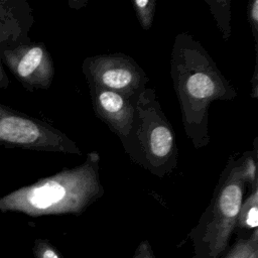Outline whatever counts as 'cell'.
I'll return each mask as SVG.
<instances>
[{
  "instance_id": "cell-8",
  "label": "cell",
  "mask_w": 258,
  "mask_h": 258,
  "mask_svg": "<svg viewBox=\"0 0 258 258\" xmlns=\"http://www.w3.org/2000/svg\"><path fill=\"white\" fill-rule=\"evenodd\" d=\"M89 94L95 115L117 135L123 146L133 124V101L118 93L95 86H89Z\"/></svg>"
},
{
  "instance_id": "cell-16",
  "label": "cell",
  "mask_w": 258,
  "mask_h": 258,
  "mask_svg": "<svg viewBox=\"0 0 258 258\" xmlns=\"http://www.w3.org/2000/svg\"><path fill=\"white\" fill-rule=\"evenodd\" d=\"M33 251L35 258H60L55 249L47 241L42 239L35 240Z\"/></svg>"
},
{
  "instance_id": "cell-20",
  "label": "cell",
  "mask_w": 258,
  "mask_h": 258,
  "mask_svg": "<svg viewBox=\"0 0 258 258\" xmlns=\"http://www.w3.org/2000/svg\"><path fill=\"white\" fill-rule=\"evenodd\" d=\"M249 258H258V250H255V251L250 255Z\"/></svg>"
},
{
  "instance_id": "cell-9",
  "label": "cell",
  "mask_w": 258,
  "mask_h": 258,
  "mask_svg": "<svg viewBox=\"0 0 258 258\" xmlns=\"http://www.w3.org/2000/svg\"><path fill=\"white\" fill-rule=\"evenodd\" d=\"M33 11L25 0H0V47L30 41Z\"/></svg>"
},
{
  "instance_id": "cell-13",
  "label": "cell",
  "mask_w": 258,
  "mask_h": 258,
  "mask_svg": "<svg viewBox=\"0 0 258 258\" xmlns=\"http://www.w3.org/2000/svg\"><path fill=\"white\" fill-rule=\"evenodd\" d=\"M133 8L136 13V17L143 28V30H149L153 24L156 1L155 0H133Z\"/></svg>"
},
{
  "instance_id": "cell-15",
  "label": "cell",
  "mask_w": 258,
  "mask_h": 258,
  "mask_svg": "<svg viewBox=\"0 0 258 258\" xmlns=\"http://www.w3.org/2000/svg\"><path fill=\"white\" fill-rule=\"evenodd\" d=\"M247 19L250 24L251 32L254 38L255 51L257 54L258 46V0H251L247 6Z\"/></svg>"
},
{
  "instance_id": "cell-11",
  "label": "cell",
  "mask_w": 258,
  "mask_h": 258,
  "mask_svg": "<svg viewBox=\"0 0 258 258\" xmlns=\"http://www.w3.org/2000/svg\"><path fill=\"white\" fill-rule=\"evenodd\" d=\"M237 225L245 229L256 230L258 226V185L250 189L249 196L243 200L238 215Z\"/></svg>"
},
{
  "instance_id": "cell-4",
  "label": "cell",
  "mask_w": 258,
  "mask_h": 258,
  "mask_svg": "<svg viewBox=\"0 0 258 258\" xmlns=\"http://www.w3.org/2000/svg\"><path fill=\"white\" fill-rule=\"evenodd\" d=\"M246 187L242 155L233 153L219 176L212 200L202 220V240L213 258L218 257L225 250L237 226Z\"/></svg>"
},
{
  "instance_id": "cell-5",
  "label": "cell",
  "mask_w": 258,
  "mask_h": 258,
  "mask_svg": "<svg viewBox=\"0 0 258 258\" xmlns=\"http://www.w3.org/2000/svg\"><path fill=\"white\" fill-rule=\"evenodd\" d=\"M0 146L82 155L78 144L50 124L0 104Z\"/></svg>"
},
{
  "instance_id": "cell-3",
  "label": "cell",
  "mask_w": 258,
  "mask_h": 258,
  "mask_svg": "<svg viewBox=\"0 0 258 258\" xmlns=\"http://www.w3.org/2000/svg\"><path fill=\"white\" fill-rule=\"evenodd\" d=\"M134 119L122 146L129 159L162 178L177 167L178 146L154 88H145L133 101Z\"/></svg>"
},
{
  "instance_id": "cell-18",
  "label": "cell",
  "mask_w": 258,
  "mask_h": 258,
  "mask_svg": "<svg viewBox=\"0 0 258 258\" xmlns=\"http://www.w3.org/2000/svg\"><path fill=\"white\" fill-rule=\"evenodd\" d=\"M251 97L253 99L258 98V62H257V54L255 57V66H254V71L251 77Z\"/></svg>"
},
{
  "instance_id": "cell-2",
  "label": "cell",
  "mask_w": 258,
  "mask_h": 258,
  "mask_svg": "<svg viewBox=\"0 0 258 258\" xmlns=\"http://www.w3.org/2000/svg\"><path fill=\"white\" fill-rule=\"evenodd\" d=\"M100 154L92 151L78 166L38 179L0 197V212L31 217L83 213L104 195Z\"/></svg>"
},
{
  "instance_id": "cell-14",
  "label": "cell",
  "mask_w": 258,
  "mask_h": 258,
  "mask_svg": "<svg viewBox=\"0 0 258 258\" xmlns=\"http://www.w3.org/2000/svg\"><path fill=\"white\" fill-rule=\"evenodd\" d=\"M258 250V232L254 230L248 239L240 240L230 251L226 258H249L250 255Z\"/></svg>"
},
{
  "instance_id": "cell-19",
  "label": "cell",
  "mask_w": 258,
  "mask_h": 258,
  "mask_svg": "<svg viewBox=\"0 0 258 258\" xmlns=\"http://www.w3.org/2000/svg\"><path fill=\"white\" fill-rule=\"evenodd\" d=\"M9 86V79L6 73L4 72V69L1 63L0 59V89H7Z\"/></svg>"
},
{
  "instance_id": "cell-17",
  "label": "cell",
  "mask_w": 258,
  "mask_h": 258,
  "mask_svg": "<svg viewBox=\"0 0 258 258\" xmlns=\"http://www.w3.org/2000/svg\"><path fill=\"white\" fill-rule=\"evenodd\" d=\"M133 258H154L148 241H143L137 248Z\"/></svg>"
},
{
  "instance_id": "cell-6",
  "label": "cell",
  "mask_w": 258,
  "mask_h": 258,
  "mask_svg": "<svg viewBox=\"0 0 258 258\" xmlns=\"http://www.w3.org/2000/svg\"><path fill=\"white\" fill-rule=\"evenodd\" d=\"M82 72L88 86L118 93L132 101L149 82L138 62L123 52L87 56L82 62Z\"/></svg>"
},
{
  "instance_id": "cell-10",
  "label": "cell",
  "mask_w": 258,
  "mask_h": 258,
  "mask_svg": "<svg viewBox=\"0 0 258 258\" xmlns=\"http://www.w3.org/2000/svg\"><path fill=\"white\" fill-rule=\"evenodd\" d=\"M217 23V27L224 40H228L232 33L231 28V0H205Z\"/></svg>"
},
{
  "instance_id": "cell-7",
  "label": "cell",
  "mask_w": 258,
  "mask_h": 258,
  "mask_svg": "<svg viewBox=\"0 0 258 258\" xmlns=\"http://www.w3.org/2000/svg\"><path fill=\"white\" fill-rule=\"evenodd\" d=\"M0 59L27 91L47 90L55 70L52 57L41 41H27L0 47Z\"/></svg>"
},
{
  "instance_id": "cell-12",
  "label": "cell",
  "mask_w": 258,
  "mask_h": 258,
  "mask_svg": "<svg viewBox=\"0 0 258 258\" xmlns=\"http://www.w3.org/2000/svg\"><path fill=\"white\" fill-rule=\"evenodd\" d=\"M257 141H258V138L256 137L254 139L253 148L251 150H248L241 154L245 181H246V185L249 187V189L258 185V180H257V153H258Z\"/></svg>"
},
{
  "instance_id": "cell-1",
  "label": "cell",
  "mask_w": 258,
  "mask_h": 258,
  "mask_svg": "<svg viewBox=\"0 0 258 258\" xmlns=\"http://www.w3.org/2000/svg\"><path fill=\"white\" fill-rule=\"evenodd\" d=\"M169 74L181 112L186 137L197 149L211 141L209 109L214 101H230L238 96L203 44L188 32L173 41Z\"/></svg>"
}]
</instances>
